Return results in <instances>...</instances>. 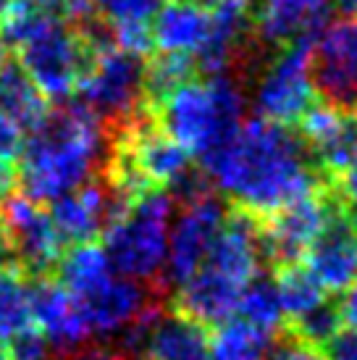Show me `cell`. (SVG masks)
Returning a JSON list of instances; mask_svg holds the SVG:
<instances>
[{"instance_id":"cell-18","label":"cell","mask_w":357,"mask_h":360,"mask_svg":"<svg viewBox=\"0 0 357 360\" xmlns=\"http://www.w3.org/2000/svg\"><path fill=\"white\" fill-rule=\"evenodd\" d=\"M152 45L163 53L197 56L210 37V13L195 0H171L150 19Z\"/></svg>"},{"instance_id":"cell-37","label":"cell","mask_w":357,"mask_h":360,"mask_svg":"<svg viewBox=\"0 0 357 360\" xmlns=\"http://www.w3.org/2000/svg\"><path fill=\"white\" fill-rule=\"evenodd\" d=\"M344 216L349 219V224H352V229L357 231V200H349L347 205H344Z\"/></svg>"},{"instance_id":"cell-31","label":"cell","mask_w":357,"mask_h":360,"mask_svg":"<svg viewBox=\"0 0 357 360\" xmlns=\"http://www.w3.org/2000/svg\"><path fill=\"white\" fill-rule=\"evenodd\" d=\"M326 360H357V331L339 329L331 340L323 345Z\"/></svg>"},{"instance_id":"cell-21","label":"cell","mask_w":357,"mask_h":360,"mask_svg":"<svg viewBox=\"0 0 357 360\" xmlns=\"http://www.w3.org/2000/svg\"><path fill=\"white\" fill-rule=\"evenodd\" d=\"M276 337H268L242 319H228L210 337L208 360H268Z\"/></svg>"},{"instance_id":"cell-41","label":"cell","mask_w":357,"mask_h":360,"mask_svg":"<svg viewBox=\"0 0 357 360\" xmlns=\"http://www.w3.org/2000/svg\"><path fill=\"white\" fill-rule=\"evenodd\" d=\"M339 6L347 11H355L357 8V0H339Z\"/></svg>"},{"instance_id":"cell-16","label":"cell","mask_w":357,"mask_h":360,"mask_svg":"<svg viewBox=\"0 0 357 360\" xmlns=\"http://www.w3.org/2000/svg\"><path fill=\"white\" fill-rule=\"evenodd\" d=\"M331 0H258L252 30L263 48L313 40L323 30Z\"/></svg>"},{"instance_id":"cell-30","label":"cell","mask_w":357,"mask_h":360,"mask_svg":"<svg viewBox=\"0 0 357 360\" xmlns=\"http://www.w3.org/2000/svg\"><path fill=\"white\" fill-rule=\"evenodd\" d=\"M268 360H326L323 352L310 347L305 342L294 340V337H281L273 342V347L268 352Z\"/></svg>"},{"instance_id":"cell-42","label":"cell","mask_w":357,"mask_h":360,"mask_svg":"<svg viewBox=\"0 0 357 360\" xmlns=\"http://www.w3.org/2000/svg\"><path fill=\"white\" fill-rule=\"evenodd\" d=\"M129 360H152V358H148V355H139V358H129Z\"/></svg>"},{"instance_id":"cell-32","label":"cell","mask_w":357,"mask_h":360,"mask_svg":"<svg viewBox=\"0 0 357 360\" xmlns=\"http://www.w3.org/2000/svg\"><path fill=\"white\" fill-rule=\"evenodd\" d=\"M331 190L339 192V195H344L347 200H357V150H355V155L349 158L347 166H344V171L331 181Z\"/></svg>"},{"instance_id":"cell-13","label":"cell","mask_w":357,"mask_h":360,"mask_svg":"<svg viewBox=\"0 0 357 360\" xmlns=\"http://www.w3.org/2000/svg\"><path fill=\"white\" fill-rule=\"evenodd\" d=\"M297 129L299 140L305 142L316 166L331 184L357 150V116L318 103L302 113Z\"/></svg>"},{"instance_id":"cell-25","label":"cell","mask_w":357,"mask_h":360,"mask_svg":"<svg viewBox=\"0 0 357 360\" xmlns=\"http://www.w3.org/2000/svg\"><path fill=\"white\" fill-rule=\"evenodd\" d=\"M237 313L239 319L247 321L249 326H255L263 334L276 337V340L278 334L287 329V319H284V310H281V302H278L273 279H266L260 274L242 290Z\"/></svg>"},{"instance_id":"cell-9","label":"cell","mask_w":357,"mask_h":360,"mask_svg":"<svg viewBox=\"0 0 357 360\" xmlns=\"http://www.w3.org/2000/svg\"><path fill=\"white\" fill-rule=\"evenodd\" d=\"M313 40H297L284 45L260 71L255 84V108L260 119L292 127L313 105V84L308 71V53Z\"/></svg>"},{"instance_id":"cell-12","label":"cell","mask_w":357,"mask_h":360,"mask_svg":"<svg viewBox=\"0 0 357 360\" xmlns=\"http://www.w3.org/2000/svg\"><path fill=\"white\" fill-rule=\"evenodd\" d=\"M155 295L158 292L150 290L148 284H139V281L124 279L119 274H110L98 284L71 295V300L79 310L92 342H108L126 323L137 319L142 310L150 308L152 302H158Z\"/></svg>"},{"instance_id":"cell-29","label":"cell","mask_w":357,"mask_h":360,"mask_svg":"<svg viewBox=\"0 0 357 360\" xmlns=\"http://www.w3.org/2000/svg\"><path fill=\"white\" fill-rule=\"evenodd\" d=\"M8 355L11 360H53L56 352L50 347L48 337L37 326H30L21 334L8 340Z\"/></svg>"},{"instance_id":"cell-24","label":"cell","mask_w":357,"mask_h":360,"mask_svg":"<svg viewBox=\"0 0 357 360\" xmlns=\"http://www.w3.org/2000/svg\"><path fill=\"white\" fill-rule=\"evenodd\" d=\"M273 287H276L278 302H281V310H284L287 321L299 319L308 310L318 308L320 302H326V290L299 263L278 266L276 276H273Z\"/></svg>"},{"instance_id":"cell-4","label":"cell","mask_w":357,"mask_h":360,"mask_svg":"<svg viewBox=\"0 0 357 360\" xmlns=\"http://www.w3.org/2000/svg\"><path fill=\"white\" fill-rule=\"evenodd\" d=\"M176 200L166 190H148L126 205V210L110 221L103 237V250L110 269L119 276L139 284H152L160 292V276L169 252V229Z\"/></svg>"},{"instance_id":"cell-3","label":"cell","mask_w":357,"mask_h":360,"mask_svg":"<svg viewBox=\"0 0 357 360\" xmlns=\"http://www.w3.org/2000/svg\"><path fill=\"white\" fill-rule=\"evenodd\" d=\"M148 110L171 140L202 160L239 129L245 116V92L231 74H216L181 84Z\"/></svg>"},{"instance_id":"cell-43","label":"cell","mask_w":357,"mask_h":360,"mask_svg":"<svg viewBox=\"0 0 357 360\" xmlns=\"http://www.w3.org/2000/svg\"><path fill=\"white\" fill-rule=\"evenodd\" d=\"M355 11H357V8H355Z\"/></svg>"},{"instance_id":"cell-5","label":"cell","mask_w":357,"mask_h":360,"mask_svg":"<svg viewBox=\"0 0 357 360\" xmlns=\"http://www.w3.org/2000/svg\"><path fill=\"white\" fill-rule=\"evenodd\" d=\"M16 60L48 101H69L98 53L69 21H56L16 48Z\"/></svg>"},{"instance_id":"cell-6","label":"cell","mask_w":357,"mask_h":360,"mask_svg":"<svg viewBox=\"0 0 357 360\" xmlns=\"http://www.w3.org/2000/svg\"><path fill=\"white\" fill-rule=\"evenodd\" d=\"M142 74H145V58L110 48L95 56L74 98L84 103L110 134L134 119L139 110H145Z\"/></svg>"},{"instance_id":"cell-14","label":"cell","mask_w":357,"mask_h":360,"mask_svg":"<svg viewBox=\"0 0 357 360\" xmlns=\"http://www.w3.org/2000/svg\"><path fill=\"white\" fill-rule=\"evenodd\" d=\"M30 300L34 326L48 337L56 360L92 342L69 290L56 276L30 279Z\"/></svg>"},{"instance_id":"cell-10","label":"cell","mask_w":357,"mask_h":360,"mask_svg":"<svg viewBox=\"0 0 357 360\" xmlns=\"http://www.w3.org/2000/svg\"><path fill=\"white\" fill-rule=\"evenodd\" d=\"M3 234L11 250V258L30 279L53 276L63 245L58 231L50 221V213L42 202L30 200L27 195H8L0 205Z\"/></svg>"},{"instance_id":"cell-17","label":"cell","mask_w":357,"mask_h":360,"mask_svg":"<svg viewBox=\"0 0 357 360\" xmlns=\"http://www.w3.org/2000/svg\"><path fill=\"white\" fill-rule=\"evenodd\" d=\"M242 290L245 287H239L237 281L221 276L208 266H200L197 274H192L174 290V310L197 321L205 329H216L237 316Z\"/></svg>"},{"instance_id":"cell-22","label":"cell","mask_w":357,"mask_h":360,"mask_svg":"<svg viewBox=\"0 0 357 360\" xmlns=\"http://www.w3.org/2000/svg\"><path fill=\"white\" fill-rule=\"evenodd\" d=\"M197 63L187 53H163L145 60V74H142V92H145V108H155L163 103L171 92L178 90L181 84L195 79Z\"/></svg>"},{"instance_id":"cell-1","label":"cell","mask_w":357,"mask_h":360,"mask_svg":"<svg viewBox=\"0 0 357 360\" xmlns=\"http://www.w3.org/2000/svg\"><path fill=\"white\" fill-rule=\"evenodd\" d=\"M200 163L210 184L234 202V208L258 219L331 187L297 131L260 116L239 124V129Z\"/></svg>"},{"instance_id":"cell-33","label":"cell","mask_w":357,"mask_h":360,"mask_svg":"<svg viewBox=\"0 0 357 360\" xmlns=\"http://www.w3.org/2000/svg\"><path fill=\"white\" fill-rule=\"evenodd\" d=\"M21 140H24V134H21V131L16 129L6 116H0V155L16 160L19 148H21Z\"/></svg>"},{"instance_id":"cell-34","label":"cell","mask_w":357,"mask_h":360,"mask_svg":"<svg viewBox=\"0 0 357 360\" xmlns=\"http://www.w3.org/2000/svg\"><path fill=\"white\" fill-rule=\"evenodd\" d=\"M339 316H342V323H347L349 329L357 331V279L344 290V297L337 305Z\"/></svg>"},{"instance_id":"cell-36","label":"cell","mask_w":357,"mask_h":360,"mask_svg":"<svg viewBox=\"0 0 357 360\" xmlns=\"http://www.w3.org/2000/svg\"><path fill=\"white\" fill-rule=\"evenodd\" d=\"M6 263H13V258H11V250H8V245H6V234H3V216H0V266H6Z\"/></svg>"},{"instance_id":"cell-23","label":"cell","mask_w":357,"mask_h":360,"mask_svg":"<svg viewBox=\"0 0 357 360\" xmlns=\"http://www.w3.org/2000/svg\"><path fill=\"white\" fill-rule=\"evenodd\" d=\"M30 326H34L30 276L16 263H6L0 266V340H11Z\"/></svg>"},{"instance_id":"cell-7","label":"cell","mask_w":357,"mask_h":360,"mask_svg":"<svg viewBox=\"0 0 357 360\" xmlns=\"http://www.w3.org/2000/svg\"><path fill=\"white\" fill-rule=\"evenodd\" d=\"M308 71L320 103L357 116V19L323 24L310 42Z\"/></svg>"},{"instance_id":"cell-26","label":"cell","mask_w":357,"mask_h":360,"mask_svg":"<svg viewBox=\"0 0 357 360\" xmlns=\"http://www.w3.org/2000/svg\"><path fill=\"white\" fill-rule=\"evenodd\" d=\"M342 329V316H339V308L337 305H331V302H320L318 308L308 310L305 316H299V319L289 321L287 331L289 337H294V340L305 342L310 347H323L337 331Z\"/></svg>"},{"instance_id":"cell-40","label":"cell","mask_w":357,"mask_h":360,"mask_svg":"<svg viewBox=\"0 0 357 360\" xmlns=\"http://www.w3.org/2000/svg\"><path fill=\"white\" fill-rule=\"evenodd\" d=\"M0 360H11V355H8V345L0 340Z\"/></svg>"},{"instance_id":"cell-19","label":"cell","mask_w":357,"mask_h":360,"mask_svg":"<svg viewBox=\"0 0 357 360\" xmlns=\"http://www.w3.org/2000/svg\"><path fill=\"white\" fill-rule=\"evenodd\" d=\"M210 331L176 310H160L148 337L145 355L152 360H208Z\"/></svg>"},{"instance_id":"cell-2","label":"cell","mask_w":357,"mask_h":360,"mask_svg":"<svg viewBox=\"0 0 357 360\" xmlns=\"http://www.w3.org/2000/svg\"><path fill=\"white\" fill-rule=\"evenodd\" d=\"M108 155V131L77 98L50 105L24 134L16 155V184L34 202H50L98 176Z\"/></svg>"},{"instance_id":"cell-20","label":"cell","mask_w":357,"mask_h":360,"mask_svg":"<svg viewBox=\"0 0 357 360\" xmlns=\"http://www.w3.org/2000/svg\"><path fill=\"white\" fill-rule=\"evenodd\" d=\"M48 110L50 101L21 69L19 60H6L0 69V116H6L21 134H27L45 119Z\"/></svg>"},{"instance_id":"cell-11","label":"cell","mask_w":357,"mask_h":360,"mask_svg":"<svg viewBox=\"0 0 357 360\" xmlns=\"http://www.w3.org/2000/svg\"><path fill=\"white\" fill-rule=\"evenodd\" d=\"M331 192H334L331 187L320 190L316 195L299 198L284 208L273 210L271 216L258 219L260 250L273 269L287 266V263H299V258L308 252V248L326 226L328 216L337 205Z\"/></svg>"},{"instance_id":"cell-35","label":"cell","mask_w":357,"mask_h":360,"mask_svg":"<svg viewBox=\"0 0 357 360\" xmlns=\"http://www.w3.org/2000/svg\"><path fill=\"white\" fill-rule=\"evenodd\" d=\"M16 187V160L0 155V198L6 200Z\"/></svg>"},{"instance_id":"cell-28","label":"cell","mask_w":357,"mask_h":360,"mask_svg":"<svg viewBox=\"0 0 357 360\" xmlns=\"http://www.w3.org/2000/svg\"><path fill=\"white\" fill-rule=\"evenodd\" d=\"M113 27V42L119 51L134 53L139 58H148L152 53V32L150 21H126V24H110Z\"/></svg>"},{"instance_id":"cell-39","label":"cell","mask_w":357,"mask_h":360,"mask_svg":"<svg viewBox=\"0 0 357 360\" xmlns=\"http://www.w3.org/2000/svg\"><path fill=\"white\" fill-rule=\"evenodd\" d=\"M8 60V48L3 45V40H0V69H3V63Z\"/></svg>"},{"instance_id":"cell-15","label":"cell","mask_w":357,"mask_h":360,"mask_svg":"<svg viewBox=\"0 0 357 360\" xmlns=\"http://www.w3.org/2000/svg\"><path fill=\"white\" fill-rule=\"evenodd\" d=\"M302 258L305 269L326 292H344L357 279V231L344 216V208L334 205L326 226Z\"/></svg>"},{"instance_id":"cell-38","label":"cell","mask_w":357,"mask_h":360,"mask_svg":"<svg viewBox=\"0 0 357 360\" xmlns=\"http://www.w3.org/2000/svg\"><path fill=\"white\" fill-rule=\"evenodd\" d=\"M11 3H13V0H0V27H3V24H6V19H8Z\"/></svg>"},{"instance_id":"cell-27","label":"cell","mask_w":357,"mask_h":360,"mask_svg":"<svg viewBox=\"0 0 357 360\" xmlns=\"http://www.w3.org/2000/svg\"><path fill=\"white\" fill-rule=\"evenodd\" d=\"M89 3L108 24L150 21L160 8V0H89Z\"/></svg>"},{"instance_id":"cell-8","label":"cell","mask_w":357,"mask_h":360,"mask_svg":"<svg viewBox=\"0 0 357 360\" xmlns=\"http://www.w3.org/2000/svg\"><path fill=\"white\" fill-rule=\"evenodd\" d=\"M223 219H226V208H223L221 198L208 192L197 200L187 202L176 221H171L169 252H166V266H163V276H160L163 295H169L178 284H184L192 274H197L219 237Z\"/></svg>"}]
</instances>
